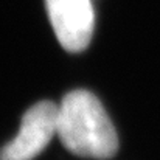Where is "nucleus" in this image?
<instances>
[{
    "label": "nucleus",
    "mask_w": 160,
    "mask_h": 160,
    "mask_svg": "<svg viewBox=\"0 0 160 160\" xmlns=\"http://www.w3.org/2000/svg\"><path fill=\"white\" fill-rule=\"evenodd\" d=\"M56 135L75 156L110 159L118 149V135L100 100L87 90L67 93L58 106Z\"/></svg>",
    "instance_id": "1"
},
{
    "label": "nucleus",
    "mask_w": 160,
    "mask_h": 160,
    "mask_svg": "<svg viewBox=\"0 0 160 160\" xmlns=\"http://www.w3.org/2000/svg\"><path fill=\"white\" fill-rule=\"evenodd\" d=\"M58 106L41 101L22 117L17 135L0 149V160H33L56 135Z\"/></svg>",
    "instance_id": "2"
},
{
    "label": "nucleus",
    "mask_w": 160,
    "mask_h": 160,
    "mask_svg": "<svg viewBox=\"0 0 160 160\" xmlns=\"http://www.w3.org/2000/svg\"><path fill=\"white\" fill-rule=\"evenodd\" d=\"M45 6L59 44L72 53L87 48L95 28V12L92 2L45 0Z\"/></svg>",
    "instance_id": "3"
}]
</instances>
